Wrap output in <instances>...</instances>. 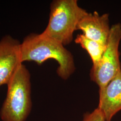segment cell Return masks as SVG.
Segmentation results:
<instances>
[{
    "label": "cell",
    "instance_id": "6da1fadb",
    "mask_svg": "<svg viewBox=\"0 0 121 121\" xmlns=\"http://www.w3.org/2000/svg\"><path fill=\"white\" fill-rule=\"evenodd\" d=\"M21 59L33 61L41 65L45 60L53 59L58 63V75L65 80L75 69L73 56L64 46L42 33H31L26 36L21 43Z\"/></svg>",
    "mask_w": 121,
    "mask_h": 121
},
{
    "label": "cell",
    "instance_id": "7a4b0ae2",
    "mask_svg": "<svg viewBox=\"0 0 121 121\" xmlns=\"http://www.w3.org/2000/svg\"><path fill=\"white\" fill-rule=\"evenodd\" d=\"M30 73L26 66L20 65L7 83L6 98L1 108L2 121H25L30 113Z\"/></svg>",
    "mask_w": 121,
    "mask_h": 121
},
{
    "label": "cell",
    "instance_id": "3957f363",
    "mask_svg": "<svg viewBox=\"0 0 121 121\" xmlns=\"http://www.w3.org/2000/svg\"><path fill=\"white\" fill-rule=\"evenodd\" d=\"M87 12L77 0H55L50 5L48 25L43 35L65 46L70 43L78 22Z\"/></svg>",
    "mask_w": 121,
    "mask_h": 121
},
{
    "label": "cell",
    "instance_id": "277c9868",
    "mask_svg": "<svg viewBox=\"0 0 121 121\" xmlns=\"http://www.w3.org/2000/svg\"><path fill=\"white\" fill-rule=\"evenodd\" d=\"M121 40V24L117 23L110 27L106 49L98 65L91 70V80L98 85L99 92L121 70L118 50Z\"/></svg>",
    "mask_w": 121,
    "mask_h": 121
},
{
    "label": "cell",
    "instance_id": "5b68a950",
    "mask_svg": "<svg viewBox=\"0 0 121 121\" xmlns=\"http://www.w3.org/2000/svg\"><path fill=\"white\" fill-rule=\"evenodd\" d=\"M21 43L9 35L0 40V86L7 83L22 64Z\"/></svg>",
    "mask_w": 121,
    "mask_h": 121
},
{
    "label": "cell",
    "instance_id": "8992f818",
    "mask_svg": "<svg viewBox=\"0 0 121 121\" xmlns=\"http://www.w3.org/2000/svg\"><path fill=\"white\" fill-rule=\"evenodd\" d=\"M78 30L87 38L106 46L110 30L109 14L87 12L78 23L76 30Z\"/></svg>",
    "mask_w": 121,
    "mask_h": 121
},
{
    "label": "cell",
    "instance_id": "52a82bcc",
    "mask_svg": "<svg viewBox=\"0 0 121 121\" xmlns=\"http://www.w3.org/2000/svg\"><path fill=\"white\" fill-rule=\"evenodd\" d=\"M98 108L104 115L105 121H111L121 110V70L104 88L99 92Z\"/></svg>",
    "mask_w": 121,
    "mask_h": 121
},
{
    "label": "cell",
    "instance_id": "ba28073f",
    "mask_svg": "<svg viewBox=\"0 0 121 121\" xmlns=\"http://www.w3.org/2000/svg\"><path fill=\"white\" fill-rule=\"evenodd\" d=\"M74 41L76 43L79 44L88 53L92 61V67H95L98 65L106 49L107 45H104L89 39L82 34L77 35Z\"/></svg>",
    "mask_w": 121,
    "mask_h": 121
},
{
    "label": "cell",
    "instance_id": "9c48e42d",
    "mask_svg": "<svg viewBox=\"0 0 121 121\" xmlns=\"http://www.w3.org/2000/svg\"><path fill=\"white\" fill-rule=\"evenodd\" d=\"M82 121H105L104 115L99 108L84 114Z\"/></svg>",
    "mask_w": 121,
    "mask_h": 121
}]
</instances>
